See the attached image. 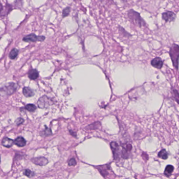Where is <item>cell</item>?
<instances>
[{
  "instance_id": "cell-1",
  "label": "cell",
  "mask_w": 179,
  "mask_h": 179,
  "mask_svg": "<svg viewBox=\"0 0 179 179\" xmlns=\"http://www.w3.org/2000/svg\"><path fill=\"white\" fill-rule=\"evenodd\" d=\"M128 16L133 25L139 27L146 26V22L141 17L140 13L133 9H131L128 12Z\"/></svg>"
},
{
  "instance_id": "cell-2",
  "label": "cell",
  "mask_w": 179,
  "mask_h": 179,
  "mask_svg": "<svg viewBox=\"0 0 179 179\" xmlns=\"http://www.w3.org/2000/svg\"><path fill=\"white\" fill-rule=\"evenodd\" d=\"M169 54L174 67L176 68L177 71H178L179 62V45L176 44H173L170 49Z\"/></svg>"
},
{
  "instance_id": "cell-3",
  "label": "cell",
  "mask_w": 179,
  "mask_h": 179,
  "mask_svg": "<svg viewBox=\"0 0 179 179\" xmlns=\"http://www.w3.org/2000/svg\"><path fill=\"white\" fill-rule=\"evenodd\" d=\"M17 85L14 83H8L1 88V92H3L4 94L10 96L16 92L17 89Z\"/></svg>"
},
{
  "instance_id": "cell-4",
  "label": "cell",
  "mask_w": 179,
  "mask_h": 179,
  "mask_svg": "<svg viewBox=\"0 0 179 179\" xmlns=\"http://www.w3.org/2000/svg\"><path fill=\"white\" fill-rule=\"evenodd\" d=\"M54 103V101L51 98L46 96H43L40 98L37 101L38 107L40 108H45L51 106Z\"/></svg>"
},
{
  "instance_id": "cell-5",
  "label": "cell",
  "mask_w": 179,
  "mask_h": 179,
  "mask_svg": "<svg viewBox=\"0 0 179 179\" xmlns=\"http://www.w3.org/2000/svg\"><path fill=\"white\" fill-rule=\"evenodd\" d=\"M45 39V37L44 36H37L34 33H32L30 35H27L24 37L23 38V40L26 42H35L37 41L39 42H42L44 41Z\"/></svg>"
},
{
  "instance_id": "cell-6",
  "label": "cell",
  "mask_w": 179,
  "mask_h": 179,
  "mask_svg": "<svg viewBox=\"0 0 179 179\" xmlns=\"http://www.w3.org/2000/svg\"><path fill=\"white\" fill-rule=\"evenodd\" d=\"M132 148L133 146L130 144H123L122 145V150L121 151V155L122 158L127 159L129 157Z\"/></svg>"
},
{
  "instance_id": "cell-7",
  "label": "cell",
  "mask_w": 179,
  "mask_h": 179,
  "mask_svg": "<svg viewBox=\"0 0 179 179\" xmlns=\"http://www.w3.org/2000/svg\"><path fill=\"white\" fill-rule=\"evenodd\" d=\"M162 18L166 22H173L176 19V15L173 12L166 11L162 14Z\"/></svg>"
},
{
  "instance_id": "cell-8",
  "label": "cell",
  "mask_w": 179,
  "mask_h": 179,
  "mask_svg": "<svg viewBox=\"0 0 179 179\" xmlns=\"http://www.w3.org/2000/svg\"><path fill=\"white\" fill-rule=\"evenodd\" d=\"M110 147L112 151L114 159L118 160L119 159L120 155L119 146L118 144L116 142H112L110 144Z\"/></svg>"
},
{
  "instance_id": "cell-9",
  "label": "cell",
  "mask_w": 179,
  "mask_h": 179,
  "mask_svg": "<svg viewBox=\"0 0 179 179\" xmlns=\"http://www.w3.org/2000/svg\"><path fill=\"white\" fill-rule=\"evenodd\" d=\"M32 161L36 165L40 166H46L48 163V160L44 157H34L32 159Z\"/></svg>"
},
{
  "instance_id": "cell-10",
  "label": "cell",
  "mask_w": 179,
  "mask_h": 179,
  "mask_svg": "<svg viewBox=\"0 0 179 179\" xmlns=\"http://www.w3.org/2000/svg\"><path fill=\"white\" fill-rule=\"evenodd\" d=\"M151 65L155 68L161 69L163 65V62L160 57H155L151 60Z\"/></svg>"
},
{
  "instance_id": "cell-11",
  "label": "cell",
  "mask_w": 179,
  "mask_h": 179,
  "mask_svg": "<svg viewBox=\"0 0 179 179\" xmlns=\"http://www.w3.org/2000/svg\"><path fill=\"white\" fill-rule=\"evenodd\" d=\"M23 94L26 97H32L35 95L33 90L28 87H25L23 88Z\"/></svg>"
},
{
  "instance_id": "cell-12",
  "label": "cell",
  "mask_w": 179,
  "mask_h": 179,
  "mask_svg": "<svg viewBox=\"0 0 179 179\" xmlns=\"http://www.w3.org/2000/svg\"><path fill=\"white\" fill-rule=\"evenodd\" d=\"M38 76H39L38 71L36 69H32L28 71V78L31 80H35L38 78Z\"/></svg>"
},
{
  "instance_id": "cell-13",
  "label": "cell",
  "mask_w": 179,
  "mask_h": 179,
  "mask_svg": "<svg viewBox=\"0 0 179 179\" xmlns=\"http://www.w3.org/2000/svg\"><path fill=\"white\" fill-rule=\"evenodd\" d=\"M14 141L8 138H5L3 139L2 144L3 146H5L6 148H11V146H13Z\"/></svg>"
},
{
  "instance_id": "cell-14",
  "label": "cell",
  "mask_w": 179,
  "mask_h": 179,
  "mask_svg": "<svg viewBox=\"0 0 179 179\" xmlns=\"http://www.w3.org/2000/svg\"><path fill=\"white\" fill-rule=\"evenodd\" d=\"M14 144L18 146L23 147L26 145V141L24 138H23L22 137H19L15 140Z\"/></svg>"
},
{
  "instance_id": "cell-15",
  "label": "cell",
  "mask_w": 179,
  "mask_h": 179,
  "mask_svg": "<svg viewBox=\"0 0 179 179\" xmlns=\"http://www.w3.org/2000/svg\"><path fill=\"white\" fill-rule=\"evenodd\" d=\"M174 167L172 165H168L165 168L164 173L167 176H170L173 172Z\"/></svg>"
},
{
  "instance_id": "cell-16",
  "label": "cell",
  "mask_w": 179,
  "mask_h": 179,
  "mask_svg": "<svg viewBox=\"0 0 179 179\" xmlns=\"http://www.w3.org/2000/svg\"><path fill=\"white\" fill-rule=\"evenodd\" d=\"M18 54H19V50L15 48V49H13L10 53L9 57L11 60H15L16 57L17 56Z\"/></svg>"
},
{
  "instance_id": "cell-17",
  "label": "cell",
  "mask_w": 179,
  "mask_h": 179,
  "mask_svg": "<svg viewBox=\"0 0 179 179\" xmlns=\"http://www.w3.org/2000/svg\"><path fill=\"white\" fill-rule=\"evenodd\" d=\"M158 157L160 158H162V159L166 160L168 157V153L167 152L166 150H161L158 153Z\"/></svg>"
},
{
  "instance_id": "cell-18",
  "label": "cell",
  "mask_w": 179,
  "mask_h": 179,
  "mask_svg": "<svg viewBox=\"0 0 179 179\" xmlns=\"http://www.w3.org/2000/svg\"><path fill=\"white\" fill-rule=\"evenodd\" d=\"M25 109L27 110V111H30V112H33V111H35L36 109V107L35 105H34V104H27L25 106Z\"/></svg>"
},
{
  "instance_id": "cell-19",
  "label": "cell",
  "mask_w": 179,
  "mask_h": 179,
  "mask_svg": "<svg viewBox=\"0 0 179 179\" xmlns=\"http://www.w3.org/2000/svg\"><path fill=\"white\" fill-rule=\"evenodd\" d=\"M172 94L174 100L179 105V92L177 90L173 89L172 90Z\"/></svg>"
},
{
  "instance_id": "cell-20",
  "label": "cell",
  "mask_w": 179,
  "mask_h": 179,
  "mask_svg": "<svg viewBox=\"0 0 179 179\" xmlns=\"http://www.w3.org/2000/svg\"><path fill=\"white\" fill-rule=\"evenodd\" d=\"M23 173H24L25 176H28V178H32V177L34 176V172L32 171H31L30 170H28V169L25 170L24 172H23Z\"/></svg>"
},
{
  "instance_id": "cell-21",
  "label": "cell",
  "mask_w": 179,
  "mask_h": 179,
  "mask_svg": "<svg viewBox=\"0 0 179 179\" xmlns=\"http://www.w3.org/2000/svg\"><path fill=\"white\" fill-rule=\"evenodd\" d=\"M70 11H71V8L69 7H67V8H64L62 10V17H65L66 16H68V15L69 14Z\"/></svg>"
},
{
  "instance_id": "cell-22",
  "label": "cell",
  "mask_w": 179,
  "mask_h": 179,
  "mask_svg": "<svg viewBox=\"0 0 179 179\" xmlns=\"http://www.w3.org/2000/svg\"><path fill=\"white\" fill-rule=\"evenodd\" d=\"M43 134L44 136H49V135H51L52 134V133H51V130L50 129L46 127V129L43 132Z\"/></svg>"
},
{
  "instance_id": "cell-23",
  "label": "cell",
  "mask_w": 179,
  "mask_h": 179,
  "mask_svg": "<svg viewBox=\"0 0 179 179\" xmlns=\"http://www.w3.org/2000/svg\"><path fill=\"white\" fill-rule=\"evenodd\" d=\"M103 168H104L103 167H101V169H99V171L101 172V173L102 174L103 176H105L108 174V172H107L108 169H105Z\"/></svg>"
},
{
  "instance_id": "cell-24",
  "label": "cell",
  "mask_w": 179,
  "mask_h": 179,
  "mask_svg": "<svg viewBox=\"0 0 179 179\" xmlns=\"http://www.w3.org/2000/svg\"><path fill=\"white\" fill-rule=\"evenodd\" d=\"M76 164V161L74 158L71 159L68 162V165L69 166H74Z\"/></svg>"
},
{
  "instance_id": "cell-25",
  "label": "cell",
  "mask_w": 179,
  "mask_h": 179,
  "mask_svg": "<svg viewBox=\"0 0 179 179\" xmlns=\"http://www.w3.org/2000/svg\"><path fill=\"white\" fill-rule=\"evenodd\" d=\"M24 121V119L22 118H17V119H16V121H15V123H16V125H17V126H19V125H21L22 124L23 122Z\"/></svg>"
}]
</instances>
